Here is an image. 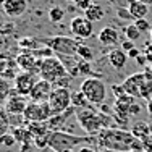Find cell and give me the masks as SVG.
<instances>
[{"instance_id": "6", "label": "cell", "mask_w": 152, "mask_h": 152, "mask_svg": "<svg viewBox=\"0 0 152 152\" xmlns=\"http://www.w3.org/2000/svg\"><path fill=\"white\" fill-rule=\"evenodd\" d=\"M76 121L84 129L88 134H97L104 129L102 120H100V112H96L92 108H79L76 110Z\"/></svg>"}, {"instance_id": "40", "label": "cell", "mask_w": 152, "mask_h": 152, "mask_svg": "<svg viewBox=\"0 0 152 152\" xmlns=\"http://www.w3.org/2000/svg\"><path fill=\"white\" fill-rule=\"evenodd\" d=\"M121 49L125 50L126 53H128L131 49H134V41H129V39H125V41H123V44H121Z\"/></svg>"}, {"instance_id": "46", "label": "cell", "mask_w": 152, "mask_h": 152, "mask_svg": "<svg viewBox=\"0 0 152 152\" xmlns=\"http://www.w3.org/2000/svg\"><path fill=\"white\" fill-rule=\"evenodd\" d=\"M139 2H142V3H146V5H152V0H139Z\"/></svg>"}, {"instance_id": "9", "label": "cell", "mask_w": 152, "mask_h": 152, "mask_svg": "<svg viewBox=\"0 0 152 152\" xmlns=\"http://www.w3.org/2000/svg\"><path fill=\"white\" fill-rule=\"evenodd\" d=\"M70 31L79 41H86L94 34V24L86 16H75L70 21Z\"/></svg>"}, {"instance_id": "48", "label": "cell", "mask_w": 152, "mask_h": 152, "mask_svg": "<svg viewBox=\"0 0 152 152\" xmlns=\"http://www.w3.org/2000/svg\"><path fill=\"white\" fill-rule=\"evenodd\" d=\"M2 28H3V21L0 20V31H2Z\"/></svg>"}, {"instance_id": "45", "label": "cell", "mask_w": 152, "mask_h": 152, "mask_svg": "<svg viewBox=\"0 0 152 152\" xmlns=\"http://www.w3.org/2000/svg\"><path fill=\"white\" fill-rule=\"evenodd\" d=\"M147 112H149V115H152V99L147 100Z\"/></svg>"}, {"instance_id": "18", "label": "cell", "mask_w": 152, "mask_h": 152, "mask_svg": "<svg viewBox=\"0 0 152 152\" xmlns=\"http://www.w3.org/2000/svg\"><path fill=\"white\" fill-rule=\"evenodd\" d=\"M131 133L137 137V139H141V141L151 139V136H152L151 125H149V123H146V121H136L134 125L131 126Z\"/></svg>"}, {"instance_id": "28", "label": "cell", "mask_w": 152, "mask_h": 152, "mask_svg": "<svg viewBox=\"0 0 152 152\" xmlns=\"http://www.w3.org/2000/svg\"><path fill=\"white\" fill-rule=\"evenodd\" d=\"M10 94H12V91H10V86L7 83V79L0 76V102H7Z\"/></svg>"}, {"instance_id": "11", "label": "cell", "mask_w": 152, "mask_h": 152, "mask_svg": "<svg viewBox=\"0 0 152 152\" xmlns=\"http://www.w3.org/2000/svg\"><path fill=\"white\" fill-rule=\"evenodd\" d=\"M52 91H53V84L50 81L37 79V83L34 84V88L29 94V99L31 102H49Z\"/></svg>"}, {"instance_id": "52", "label": "cell", "mask_w": 152, "mask_h": 152, "mask_svg": "<svg viewBox=\"0 0 152 152\" xmlns=\"http://www.w3.org/2000/svg\"><path fill=\"white\" fill-rule=\"evenodd\" d=\"M91 2H92V0H91Z\"/></svg>"}, {"instance_id": "26", "label": "cell", "mask_w": 152, "mask_h": 152, "mask_svg": "<svg viewBox=\"0 0 152 152\" xmlns=\"http://www.w3.org/2000/svg\"><path fill=\"white\" fill-rule=\"evenodd\" d=\"M112 117H113V123L118 126V128H126V126H128V115L120 113V112H117V110L113 108V112H112Z\"/></svg>"}, {"instance_id": "17", "label": "cell", "mask_w": 152, "mask_h": 152, "mask_svg": "<svg viewBox=\"0 0 152 152\" xmlns=\"http://www.w3.org/2000/svg\"><path fill=\"white\" fill-rule=\"evenodd\" d=\"M108 58V65L115 70H123L126 66V61H128V53L125 52L123 49H112L107 55Z\"/></svg>"}, {"instance_id": "2", "label": "cell", "mask_w": 152, "mask_h": 152, "mask_svg": "<svg viewBox=\"0 0 152 152\" xmlns=\"http://www.w3.org/2000/svg\"><path fill=\"white\" fill-rule=\"evenodd\" d=\"M97 142V134L79 136L68 131H50L49 133V147L53 152H66L73 151L76 146Z\"/></svg>"}, {"instance_id": "44", "label": "cell", "mask_w": 152, "mask_h": 152, "mask_svg": "<svg viewBox=\"0 0 152 152\" xmlns=\"http://www.w3.org/2000/svg\"><path fill=\"white\" fill-rule=\"evenodd\" d=\"M78 152H96V151H94L92 147H89V146H83Z\"/></svg>"}, {"instance_id": "23", "label": "cell", "mask_w": 152, "mask_h": 152, "mask_svg": "<svg viewBox=\"0 0 152 152\" xmlns=\"http://www.w3.org/2000/svg\"><path fill=\"white\" fill-rule=\"evenodd\" d=\"M71 105H73L76 110H79V108H88L89 100L86 99V96L81 91H75V92H71Z\"/></svg>"}, {"instance_id": "1", "label": "cell", "mask_w": 152, "mask_h": 152, "mask_svg": "<svg viewBox=\"0 0 152 152\" xmlns=\"http://www.w3.org/2000/svg\"><path fill=\"white\" fill-rule=\"evenodd\" d=\"M97 146L102 149L118 151V152H131L134 149H144L142 141L137 139L131 131L118 128H105L97 133Z\"/></svg>"}, {"instance_id": "34", "label": "cell", "mask_w": 152, "mask_h": 152, "mask_svg": "<svg viewBox=\"0 0 152 152\" xmlns=\"http://www.w3.org/2000/svg\"><path fill=\"white\" fill-rule=\"evenodd\" d=\"M71 79H73V76H70V75L63 76V78H60L57 83H53V88H68V89H70Z\"/></svg>"}, {"instance_id": "22", "label": "cell", "mask_w": 152, "mask_h": 152, "mask_svg": "<svg viewBox=\"0 0 152 152\" xmlns=\"http://www.w3.org/2000/svg\"><path fill=\"white\" fill-rule=\"evenodd\" d=\"M26 126H28V129L32 133V136H34V137L47 134V133L50 131L47 121H26Z\"/></svg>"}, {"instance_id": "7", "label": "cell", "mask_w": 152, "mask_h": 152, "mask_svg": "<svg viewBox=\"0 0 152 152\" xmlns=\"http://www.w3.org/2000/svg\"><path fill=\"white\" fill-rule=\"evenodd\" d=\"M49 105L53 115H60L71 107V91L68 88H53L49 99Z\"/></svg>"}, {"instance_id": "51", "label": "cell", "mask_w": 152, "mask_h": 152, "mask_svg": "<svg viewBox=\"0 0 152 152\" xmlns=\"http://www.w3.org/2000/svg\"><path fill=\"white\" fill-rule=\"evenodd\" d=\"M65 2H75V0H65Z\"/></svg>"}, {"instance_id": "43", "label": "cell", "mask_w": 152, "mask_h": 152, "mask_svg": "<svg viewBox=\"0 0 152 152\" xmlns=\"http://www.w3.org/2000/svg\"><path fill=\"white\" fill-rule=\"evenodd\" d=\"M5 49H7V39H5V36L0 34V55L5 52Z\"/></svg>"}, {"instance_id": "24", "label": "cell", "mask_w": 152, "mask_h": 152, "mask_svg": "<svg viewBox=\"0 0 152 152\" xmlns=\"http://www.w3.org/2000/svg\"><path fill=\"white\" fill-rule=\"evenodd\" d=\"M123 32H125L126 39H129V41H137V39L141 37V34H142V32H141V31L136 28V24H134V23L126 24L125 29H123Z\"/></svg>"}, {"instance_id": "15", "label": "cell", "mask_w": 152, "mask_h": 152, "mask_svg": "<svg viewBox=\"0 0 152 152\" xmlns=\"http://www.w3.org/2000/svg\"><path fill=\"white\" fill-rule=\"evenodd\" d=\"M97 41L105 47H115L118 44V41H120V32L115 29L113 26H105L99 31Z\"/></svg>"}, {"instance_id": "32", "label": "cell", "mask_w": 152, "mask_h": 152, "mask_svg": "<svg viewBox=\"0 0 152 152\" xmlns=\"http://www.w3.org/2000/svg\"><path fill=\"white\" fill-rule=\"evenodd\" d=\"M49 133H50V131H49ZM49 133H47V134L36 136V137H34V144H36V147H39V149L49 147Z\"/></svg>"}, {"instance_id": "14", "label": "cell", "mask_w": 152, "mask_h": 152, "mask_svg": "<svg viewBox=\"0 0 152 152\" xmlns=\"http://www.w3.org/2000/svg\"><path fill=\"white\" fill-rule=\"evenodd\" d=\"M28 104L29 102L26 100V97L20 96V94H16L13 91L5 102V110H7V113H12V115H23Z\"/></svg>"}, {"instance_id": "42", "label": "cell", "mask_w": 152, "mask_h": 152, "mask_svg": "<svg viewBox=\"0 0 152 152\" xmlns=\"http://www.w3.org/2000/svg\"><path fill=\"white\" fill-rule=\"evenodd\" d=\"M141 53H142V52H141L139 49H136V47H134V49H131V50L128 52V58H137Z\"/></svg>"}, {"instance_id": "4", "label": "cell", "mask_w": 152, "mask_h": 152, "mask_svg": "<svg viewBox=\"0 0 152 152\" xmlns=\"http://www.w3.org/2000/svg\"><path fill=\"white\" fill-rule=\"evenodd\" d=\"M79 91L84 94L86 99L89 100V104H92V105H102L105 102L107 86L100 78L89 76V78L83 79L81 86H79Z\"/></svg>"}, {"instance_id": "19", "label": "cell", "mask_w": 152, "mask_h": 152, "mask_svg": "<svg viewBox=\"0 0 152 152\" xmlns=\"http://www.w3.org/2000/svg\"><path fill=\"white\" fill-rule=\"evenodd\" d=\"M128 10H129V13H131V16L134 18V20H141V18H146L149 15V5L139 2V0H134V2L128 7Z\"/></svg>"}, {"instance_id": "38", "label": "cell", "mask_w": 152, "mask_h": 152, "mask_svg": "<svg viewBox=\"0 0 152 152\" xmlns=\"http://www.w3.org/2000/svg\"><path fill=\"white\" fill-rule=\"evenodd\" d=\"M91 3H92L91 0H75V5L78 7L81 12H86V10L91 7Z\"/></svg>"}, {"instance_id": "20", "label": "cell", "mask_w": 152, "mask_h": 152, "mask_svg": "<svg viewBox=\"0 0 152 152\" xmlns=\"http://www.w3.org/2000/svg\"><path fill=\"white\" fill-rule=\"evenodd\" d=\"M84 16L88 18V20H91L92 23H96V21H100L105 16V12H104V8L99 3H91V7L84 12Z\"/></svg>"}, {"instance_id": "47", "label": "cell", "mask_w": 152, "mask_h": 152, "mask_svg": "<svg viewBox=\"0 0 152 152\" xmlns=\"http://www.w3.org/2000/svg\"><path fill=\"white\" fill-rule=\"evenodd\" d=\"M100 152H118V151H110V149H102Z\"/></svg>"}, {"instance_id": "49", "label": "cell", "mask_w": 152, "mask_h": 152, "mask_svg": "<svg viewBox=\"0 0 152 152\" xmlns=\"http://www.w3.org/2000/svg\"><path fill=\"white\" fill-rule=\"evenodd\" d=\"M149 34H151V42H152V29L149 31Z\"/></svg>"}, {"instance_id": "39", "label": "cell", "mask_w": 152, "mask_h": 152, "mask_svg": "<svg viewBox=\"0 0 152 152\" xmlns=\"http://www.w3.org/2000/svg\"><path fill=\"white\" fill-rule=\"evenodd\" d=\"M141 112V105L137 102H134L131 107H129V112H128V117H134V115H139Z\"/></svg>"}, {"instance_id": "29", "label": "cell", "mask_w": 152, "mask_h": 152, "mask_svg": "<svg viewBox=\"0 0 152 152\" xmlns=\"http://www.w3.org/2000/svg\"><path fill=\"white\" fill-rule=\"evenodd\" d=\"M79 75L81 76H96L97 78V75L92 71V68H91V61H86V60H81L79 61Z\"/></svg>"}, {"instance_id": "16", "label": "cell", "mask_w": 152, "mask_h": 152, "mask_svg": "<svg viewBox=\"0 0 152 152\" xmlns=\"http://www.w3.org/2000/svg\"><path fill=\"white\" fill-rule=\"evenodd\" d=\"M2 8L8 16L18 18L28 10V0H5Z\"/></svg>"}, {"instance_id": "41", "label": "cell", "mask_w": 152, "mask_h": 152, "mask_svg": "<svg viewBox=\"0 0 152 152\" xmlns=\"http://www.w3.org/2000/svg\"><path fill=\"white\" fill-rule=\"evenodd\" d=\"M7 128H8V123L3 117H0V136H3L7 133Z\"/></svg>"}, {"instance_id": "13", "label": "cell", "mask_w": 152, "mask_h": 152, "mask_svg": "<svg viewBox=\"0 0 152 152\" xmlns=\"http://www.w3.org/2000/svg\"><path fill=\"white\" fill-rule=\"evenodd\" d=\"M39 63H41V60H37L32 55V52H28V50H24L23 53L16 57V66L21 71H29V73L39 75Z\"/></svg>"}, {"instance_id": "35", "label": "cell", "mask_w": 152, "mask_h": 152, "mask_svg": "<svg viewBox=\"0 0 152 152\" xmlns=\"http://www.w3.org/2000/svg\"><path fill=\"white\" fill-rule=\"evenodd\" d=\"M134 0H110V3L115 8H128Z\"/></svg>"}, {"instance_id": "31", "label": "cell", "mask_w": 152, "mask_h": 152, "mask_svg": "<svg viewBox=\"0 0 152 152\" xmlns=\"http://www.w3.org/2000/svg\"><path fill=\"white\" fill-rule=\"evenodd\" d=\"M133 23L136 24V28L139 29L141 32H149L152 29V26H151V23L146 20V18H141V20H134Z\"/></svg>"}, {"instance_id": "21", "label": "cell", "mask_w": 152, "mask_h": 152, "mask_svg": "<svg viewBox=\"0 0 152 152\" xmlns=\"http://www.w3.org/2000/svg\"><path fill=\"white\" fill-rule=\"evenodd\" d=\"M13 136L16 137L18 142L21 144H29L31 141H34V136H32V133L28 129V126H21V128H13Z\"/></svg>"}, {"instance_id": "33", "label": "cell", "mask_w": 152, "mask_h": 152, "mask_svg": "<svg viewBox=\"0 0 152 152\" xmlns=\"http://www.w3.org/2000/svg\"><path fill=\"white\" fill-rule=\"evenodd\" d=\"M152 81L151 79H147L146 83H144V86H142V91H141V99H152Z\"/></svg>"}, {"instance_id": "10", "label": "cell", "mask_w": 152, "mask_h": 152, "mask_svg": "<svg viewBox=\"0 0 152 152\" xmlns=\"http://www.w3.org/2000/svg\"><path fill=\"white\" fill-rule=\"evenodd\" d=\"M34 76L36 75L29 73V71H21V73H18V76L15 78V89H13V91L16 94H20V96L29 97L34 84L37 83Z\"/></svg>"}, {"instance_id": "37", "label": "cell", "mask_w": 152, "mask_h": 152, "mask_svg": "<svg viewBox=\"0 0 152 152\" xmlns=\"http://www.w3.org/2000/svg\"><path fill=\"white\" fill-rule=\"evenodd\" d=\"M110 89H112V92H113L115 99H118V97H121V96H125V94H126L125 88H123V84H113Z\"/></svg>"}, {"instance_id": "3", "label": "cell", "mask_w": 152, "mask_h": 152, "mask_svg": "<svg viewBox=\"0 0 152 152\" xmlns=\"http://www.w3.org/2000/svg\"><path fill=\"white\" fill-rule=\"evenodd\" d=\"M42 45H47L57 53V55H78V49L83 44V41L76 37H68V36H53V37L39 39Z\"/></svg>"}, {"instance_id": "5", "label": "cell", "mask_w": 152, "mask_h": 152, "mask_svg": "<svg viewBox=\"0 0 152 152\" xmlns=\"http://www.w3.org/2000/svg\"><path fill=\"white\" fill-rule=\"evenodd\" d=\"M66 75H68V71L65 68V65L61 63L58 55H52L49 58H44L39 63V76H41V79L50 81L52 84Z\"/></svg>"}, {"instance_id": "50", "label": "cell", "mask_w": 152, "mask_h": 152, "mask_svg": "<svg viewBox=\"0 0 152 152\" xmlns=\"http://www.w3.org/2000/svg\"><path fill=\"white\" fill-rule=\"evenodd\" d=\"M3 2H5V0H0V5H3Z\"/></svg>"}, {"instance_id": "30", "label": "cell", "mask_w": 152, "mask_h": 152, "mask_svg": "<svg viewBox=\"0 0 152 152\" xmlns=\"http://www.w3.org/2000/svg\"><path fill=\"white\" fill-rule=\"evenodd\" d=\"M16 142L18 141H16V137L13 136V133H5L3 136H0V144L5 146V147H12V146H15Z\"/></svg>"}, {"instance_id": "8", "label": "cell", "mask_w": 152, "mask_h": 152, "mask_svg": "<svg viewBox=\"0 0 152 152\" xmlns=\"http://www.w3.org/2000/svg\"><path fill=\"white\" fill-rule=\"evenodd\" d=\"M52 117L49 102H29L23 113L26 121H47Z\"/></svg>"}, {"instance_id": "25", "label": "cell", "mask_w": 152, "mask_h": 152, "mask_svg": "<svg viewBox=\"0 0 152 152\" xmlns=\"http://www.w3.org/2000/svg\"><path fill=\"white\" fill-rule=\"evenodd\" d=\"M65 16V10L61 8V7H52V8L49 10V20L52 21V23H60L61 20H63Z\"/></svg>"}, {"instance_id": "27", "label": "cell", "mask_w": 152, "mask_h": 152, "mask_svg": "<svg viewBox=\"0 0 152 152\" xmlns=\"http://www.w3.org/2000/svg\"><path fill=\"white\" fill-rule=\"evenodd\" d=\"M78 57H79L81 60L91 61V60L94 58V52H92L91 47H88V45L81 44V45H79V49H78Z\"/></svg>"}, {"instance_id": "12", "label": "cell", "mask_w": 152, "mask_h": 152, "mask_svg": "<svg viewBox=\"0 0 152 152\" xmlns=\"http://www.w3.org/2000/svg\"><path fill=\"white\" fill-rule=\"evenodd\" d=\"M146 81H147V78L144 73H134V75L128 76L121 84L125 88L126 94H129L133 97H141V91H142V86Z\"/></svg>"}, {"instance_id": "36", "label": "cell", "mask_w": 152, "mask_h": 152, "mask_svg": "<svg viewBox=\"0 0 152 152\" xmlns=\"http://www.w3.org/2000/svg\"><path fill=\"white\" fill-rule=\"evenodd\" d=\"M117 16L120 18V20H133L134 21V18L131 16V13H129L128 8H117Z\"/></svg>"}]
</instances>
